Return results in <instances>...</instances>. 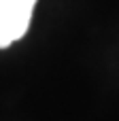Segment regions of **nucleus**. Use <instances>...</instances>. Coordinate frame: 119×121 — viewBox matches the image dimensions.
Listing matches in <instances>:
<instances>
[{"instance_id":"nucleus-1","label":"nucleus","mask_w":119,"mask_h":121,"mask_svg":"<svg viewBox=\"0 0 119 121\" xmlns=\"http://www.w3.org/2000/svg\"><path fill=\"white\" fill-rule=\"evenodd\" d=\"M36 0H0V49L11 47L30 28Z\"/></svg>"}]
</instances>
